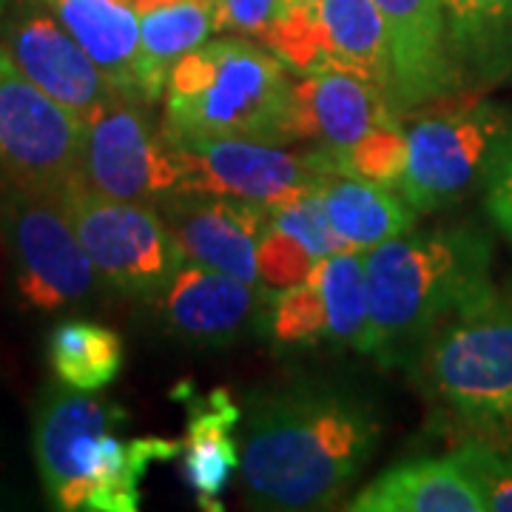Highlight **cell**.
Masks as SVG:
<instances>
[{"label": "cell", "instance_id": "1", "mask_svg": "<svg viewBox=\"0 0 512 512\" xmlns=\"http://www.w3.org/2000/svg\"><path fill=\"white\" fill-rule=\"evenodd\" d=\"M382 436L376 413L342 387L288 384L259 396L239 447L248 495L268 510L333 507Z\"/></svg>", "mask_w": 512, "mask_h": 512}, {"label": "cell", "instance_id": "2", "mask_svg": "<svg viewBox=\"0 0 512 512\" xmlns=\"http://www.w3.org/2000/svg\"><path fill=\"white\" fill-rule=\"evenodd\" d=\"M362 353L402 362L444 319L493 296L490 245L470 228L404 234L370 248Z\"/></svg>", "mask_w": 512, "mask_h": 512}, {"label": "cell", "instance_id": "3", "mask_svg": "<svg viewBox=\"0 0 512 512\" xmlns=\"http://www.w3.org/2000/svg\"><path fill=\"white\" fill-rule=\"evenodd\" d=\"M120 421H126L123 407L69 384L43 396L35 419V458L57 510L134 512L148 467L180 453V441H123L114 433Z\"/></svg>", "mask_w": 512, "mask_h": 512}, {"label": "cell", "instance_id": "4", "mask_svg": "<svg viewBox=\"0 0 512 512\" xmlns=\"http://www.w3.org/2000/svg\"><path fill=\"white\" fill-rule=\"evenodd\" d=\"M291 69L245 37L205 40L171 69L165 86V137H242L291 143Z\"/></svg>", "mask_w": 512, "mask_h": 512}, {"label": "cell", "instance_id": "5", "mask_svg": "<svg viewBox=\"0 0 512 512\" xmlns=\"http://www.w3.org/2000/svg\"><path fill=\"white\" fill-rule=\"evenodd\" d=\"M421 376L478 439L512 436V302L493 293L444 319L421 348Z\"/></svg>", "mask_w": 512, "mask_h": 512}, {"label": "cell", "instance_id": "6", "mask_svg": "<svg viewBox=\"0 0 512 512\" xmlns=\"http://www.w3.org/2000/svg\"><path fill=\"white\" fill-rule=\"evenodd\" d=\"M512 143V117L481 97H461L421 114L407 128V163L399 194L419 214L464 200L487 183L495 160Z\"/></svg>", "mask_w": 512, "mask_h": 512}, {"label": "cell", "instance_id": "7", "mask_svg": "<svg viewBox=\"0 0 512 512\" xmlns=\"http://www.w3.org/2000/svg\"><path fill=\"white\" fill-rule=\"evenodd\" d=\"M60 197L97 274L134 296L165 291L185 256L157 205L106 197L80 174L60 188Z\"/></svg>", "mask_w": 512, "mask_h": 512}, {"label": "cell", "instance_id": "8", "mask_svg": "<svg viewBox=\"0 0 512 512\" xmlns=\"http://www.w3.org/2000/svg\"><path fill=\"white\" fill-rule=\"evenodd\" d=\"M3 228L15 256L18 291L37 311H57L92 291V256L77 237L60 191L9 188Z\"/></svg>", "mask_w": 512, "mask_h": 512}, {"label": "cell", "instance_id": "9", "mask_svg": "<svg viewBox=\"0 0 512 512\" xmlns=\"http://www.w3.org/2000/svg\"><path fill=\"white\" fill-rule=\"evenodd\" d=\"M262 43L271 46L291 72L345 69L382 86L393 97L390 32L376 0H319L316 6H288Z\"/></svg>", "mask_w": 512, "mask_h": 512}, {"label": "cell", "instance_id": "10", "mask_svg": "<svg viewBox=\"0 0 512 512\" xmlns=\"http://www.w3.org/2000/svg\"><path fill=\"white\" fill-rule=\"evenodd\" d=\"M80 177L106 197L148 205L183 191L174 146L140 109V100L126 94H117L86 120Z\"/></svg>", "mask_w": 512, "mask_h": 512}, {"label": "cell", "instance_id": "11", "mask_svg": "<svg viewBox=\"0 0 512 512\" xmlns=\"http://www.w3.org/2000/svg\"><path fill=\"white\" fill-rule=\"evenodd\" d=\"M83 128L0 49V180L9 188L60 191L80 174Z\"/></svg>", "mask_w": 512, "mask_h": 512}, {"label": "cell", "instance_id": "12", "mask_svg": "<svg viewBox=\"0 0 512 512\" xmlns=\"http://www.w3.org/2000/svg\"><path fill=\"white\" fill-rule=\"evenodd\" d=\"M171 146L183 171V191L225 194L262 205L308 191L330 171L322 151L296 154L276 143L242 137L180 140Z\"/></svg>", "mask_w": 512, "mask_h": 512}, {"label": "cell", "instance_id": "13", "mask_svg": "<svg viewBox=\"0 0 512 512\" xmlns=\"http://www.w3.org/2000/svg\"><path fill=\"white\" fill-rule=\"evenodd\" d=\"M165 222L188 262L259 282V239L268 228V205L225 194L177 191L160 202Z\"/></svg>", "mask_w": 512, "mask_h": 512}, {"label": "cell", "instance_id": "14", "mask_svg": "<svg viewBox=\"0 0 512 512\" xmlns=\"http://www.w3.org/2000/svg\"><path fill=\"white\" fill-rule=\"evenodd\" d=\"M3 52L12 57L23 77H29L40 92L49 94L83 123L120 94L89 52L55 18L32 15L15 23Z\"/></svg>", "mask_w": 512, "mask_h": 512}, {"label": "cell", "instance_id": "15", "mask_svg": "<svg viewBox=\"0 0 512 512\" xmlns=\"http://www.w3.org/2000/svg\"><path fill=\"white\" fill-rule=\"evenodd\" d=\"M387 123H396L393 97L359 74L316 69L293 83L291 140H316L325 151H345Z\"/></svg>", "mask_w": 512, "mask_h": 512}, {"label": "cell", "instance_id": "16", "mask_svg": "<svg viewBox=\"0 0 512 512\" xmlns=\"http://www.w3.org/2000/svg\"><path fill=\"white\" fill-rule=\"evenodd\" d=\"M160 296L168 328L205 345L237 339L265 305V288L188 259Z\"/></svg>", "mask_w": 512, "mask_h": 512}, {"label": "cell", "instance_id": "17", "mask_svg": "<svg viewBox=\"0 0 512 512\" xmlns=\"http://www.w3.org/2000/svg\"><path fill=\"white\" fill-rule=\"evenodd\" d=\"M376 6L390 32L396 106H421L441 94L458 92L441 0H376Z\"/></svg>", "mask_w": 512, "mask_h": 512}, {"label": "cell", "instance_id": "18", "mask_svg": "<svg viewBox=\"0 0 512 512\" xmlns=\"http://www.w3.org/2000/svg\"><path fill=\"white\" fill-rule=\"evenodd\" d=\"M63 29L126 97L143 100V0H49Z\"/></svg>", "mask_w": 512, "mask_h": 512}, {"label": "cell", "instance_id": "19", "mask_svg": "<svg viewBox=\"0 0 512 512\" xmlns=\"http://www.w3.org/2000/svg\"><path fill=\"white\" fill-rule=\"evenodd\" d=\"M353 512H487L456 456L421 458L387 470L348 504Z\"/></svg>", "mask_w": 512, "mask_h": 512}, {"label": "cell", "instance_id": "20", "mask_svg": "<svg viewBox=\"0 0 512 512\" xmlns=\"http://www.w3.org/2000/svg\"><path fill=\"white\" fill-rule=\"evenodd\" d=\"M447 52L461 89H478L512 72V0H441Z\"/></svg>", "mask_w": 512, "mask_h": 512}, {"label": "cell", "instance_id": "21", "mask_svg": "<svg viewBox=\"0 0 512 512\" xmlns=\"http://www.w3.org/2000/svg\"><path fill=\"white\" fill-rule=\"evenodd\" d=\"M330 225L350 248L370 251L387 239L404 237L416 225V208L390 185L370 183L342 171H325L316 183Z\"/></svg>", "mask_w": 512, "mask_h": 512}, {"label": "cell", "instance_id": "22", "mask_svg": "<svg viewBox=\"0 0 512 512\" xmlns=\"http://www.w3.org/2000/svg\"><path fill=\"white\" fill-rule=\"evenodd\" d=\"M188 399V433H185L183 473L194 490L202 510H217L228 478L237 470L239 447L234 427L239 421V407L225 390L197 396L188 384L180 390Z\"/></svg>", "mask_w": 512, "mask_h": 512}, {"label": "cell", "instance_id": "23", "mask_svg": "<svg viewBox=\"0 0 512 512\" xmlns=\"http://www.w3.org/2000/svg\"><path fill=\"white\" fill-rule=\"evenodd\" d=\"M217 32L214 0H143V100L154 103L168 86V74L188 52Z\"/></svg>", "mask_w": 512, "mask_h": 512}, {"label": "cell", "instance_id": "24", "mask_svg": "<svg viewBox=\"0 0 512 512\" xmlns=\"http://www.w3.org/2000/svg\"><path fill=\"white\" fill-rule=\"evenodd\" d=\"M49 359L60 384L97 393L123 370V342L114 330L86 319L60 322L49 336Z\"/></svg>", "mask_w": 512, "mask_h": 512}, {"label": "cell", "instance_id": "25", "mask_svg": "<svg viewBox=\"0 0 512 512\" xmlns=\"http://www.w3.org/2000/svg\"><path fill=\"white\" fill-rule=\"evenodd\" d=\"M365 251L348 248L316 262L308 279L322 291L330 316V345L359 350L367 330V271Z\"/></svg>", "mask_w": 512, "mask_h": 512}, {"label": "cell", "instance_id": "26", "mask_svg": "<svg viewBox=\"0 0 512 512\" xmlns=\"http://www.w3.org/2000/svg\"><path fill=\"white\" fill-rule=\"evenodd\" d=\"M271 336L276 345H325L330 342V316L322 291L311 279H302L291 288H282L271 302Z\"/></svg>", "mask_w": 512, "mask_h": 512}, {"label": "cell", "instance_id": "27", "mask_svg": "<svg viewBox=\"0 0 512 512\" xmlns=\"http://www.w3.org/2000/svg\"><path fill=\"white\" fill-rule=\"evenodd\" d=\"M322 154L328 160L330 171H342V174L362 177L370 183L399 188L404 163H407V131H402L399 123H387V126L370 131L356 146L345 148V151L322 148Z\"/></svg>", "mask_w": 512, "mask_h": 512}, {"label": "cell", "instance_id": "28", "mask_svg": "<svg viewBox=\"0 0 512 512\" xmlns=\"http://www.w3.org/2000/svg\"><path fill=\"white\" fill-rule=\"evenodd\" d=\"M453 456L476 481L487 512H512V456L501 450L498 441L470 439Z\"/></svg>", "mask_w": 512, "mask_h": 512}, {"label": "cell", "instance_id": "29", "mask_svg": "<svg viewBox=\"0 0 512 512\" xmlns=\"http://www.w3.org/2000/svg\"><path fill=\"white\" fill-rule=\"evenodd\" d=\"M316 262L319 259L299 239L271 225V217H268V228L259 239V282L265 288L271 291L291 288L296 282L308 279Z\"/></svg>", "mask_w": 512, "mask_h": 512}, {"label": "cell", "instance_id": "30", "mask_svg": "<svg viewBox=\"0 0 512 512\" xmlns=\"http://www.w3.org/2000/svg\"><path fill=\"white\" fill-rule=\"evenodd\" d=\"M288 12V0H214V15L220 32L259 37L274 29Z\"/></svg>", "mask_w": 512, "mask_h": 512}, {"label": "cell", "instance_id": "31", "mask_svg": "<svg viewBox=\"0 0 512 512\" xmlns=\"http://www.w3.org/2000/svg\"><path fill=\"white\" fill-rule=\"evenodd\" d=\"M487 211L512 242V143L501 151L487 177Z\"/></svg>", "mask_w": 512, "mask_h": 512}, {"label": "cell", "instance_id": "32", "mask_svg": "<svg viewBox=\"0 0 512 512\" xmlns=\"http://www.w3.org/2000/svg\"><path fill=\"white\" fill-rule=\"evenodd\" d=\"M319 0H288V6H316Z\"/></svg>", "mask_w": 512, "mask_h": 512}]
</instances>
